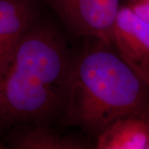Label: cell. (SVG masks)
<instances>
[{"label": "cell", "instance_id": "obj_1", "mask_svg": "<svg viewBox=\"0 0 149 149\" xmlns=\"http://www.w3.org/2000/svg\"><path fill=\"white\" fill-rule=\"evenodd\" d=\"M73 56L62 123L96 139L112 123L130 115L147 116L149 84L113 45L86 39Z\"/></svg>", "mask_w": 149, "mask_h": 149}, {"label": "cell", "instance_id": "obj_2", "mask_svg": "<svg viewBox=\"0 0 149 149\" xmlns=\"http://www.w3.org/2000/svg\"><path fill=\"white\" fill-rule=\"evenodd\" d=\"M78 37L113 45V35L121 0H40Z\"/></svg>", "mask_w": 149, "mask_h": 149}, {"label": "cell", "instance_id": "obj_3", "mask_svg": "<svg viewBox=\"0 0 149 149\" xmlns=\"http://www.w3.org/2000/svg\"><path fill=\"white\" fill-rule=\"evenodd\" d=\"M113 46L144 80L149 78V24L125 4L118 13Z\"/></svg>", "mask_w": 149, "mask_h": 149}, {"label": "cell", "instance_id": "obj_4", "mask_svg": "<svg viewBox=\"0 0 149 149\" xmlns=\"http://www.w3.org/2000/svg\"><path fill=\"white\" fill-rule=\"evenodd\" d=\"M40 0H0V70L40 17Z\"/></svg>", "mask_w": 149, "mask_h": 149}, {"label": "cell", "instance_id": "obj_5", "mask_svg": "<svg viewBox=\"0 0 149 149\" xmlns=\"http://www.w3.org/2000/svg\"><path fill=\"white\" fill-rule=\"evenodd\" d=\"M5 148L85 149L88 144L78 138L63 136L47 123H24L10 129L2 138Z\"/></svg>", "mask_w": 149, "mask_h": 149}, {"label": "cell", "instance_id": "obj_6", "mask_svg": "<svg viewBox=\"0 0 149 149\" xmlns=\"http://www.w3.org/2000/svg\"><path fill=\"white\" fill-rule=\"evenodd\" d=\"M146 117L130 115L118 119L95 139L97 149H146L148 130Z\"/></svg>", "mask_w": 149, "mask_h": 149}, {"label": "cell", "instance_id": "obj_7", "mask_svg": "<svg viewBox=\"0 0 149 149\" xmlns=\"http://www.w3.org/2000/svg\"><path fill=\"white\" fill-rule=\"evenodd\" d=\"M126 5L135 15L149 24V0H128Z\"/></svg>", "mask_w": 149, "mask_h": 149}, {"label": "cell", "instance_id": "obj_8", "mask_svg": "<svg viewBox=\"0 0 149 149\" xmlns=\"http://www.w3.org/2000/svg\"><path fill=\"white\" fill-rule=\"evenodd\" d=\"M146 80L148 81V83L149 84V78L146 79ZM146 124H147V130H148V143H147V148L146 149H149V110L147 117H146Z\"/></svg>", "mask_w": 149, "mask_h": 149}, {"label": "cell", "instance_id": "obj_9", "mask_svg": "<svg viewBox=\"0 0 149 149\" xmlns=\"http://www.w3.org/2000/svg\"><path fill=\"white\" fill-rule=\"evenodd\" d=\"M5 148V146L3 145V143L0 141V149H4Z\"/></svg>", "mask_w": 149, "mask_h": 149}]
</instances>
